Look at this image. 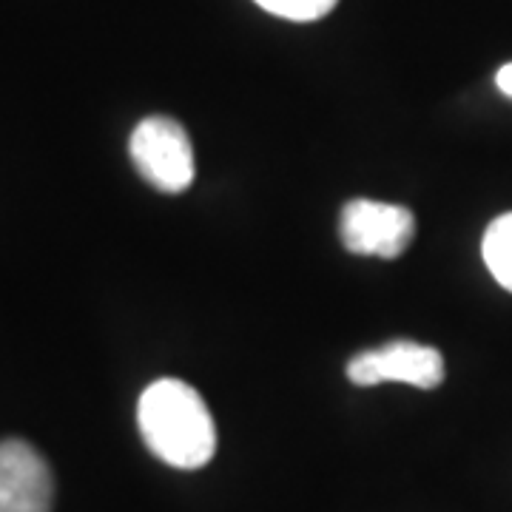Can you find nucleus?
Returning <instances> with one entry per match:
<instances>
[{
  "instance_id": "obj_5",
  "label": "nucleus",
  "mask_w": 512,
  "mask_h": 512,
  "mask_svg": "<svg viewBox=\"0 0 512 512\" xmlns=\"http://www.w3.org/2000/svg\"><path fill=\"white\" fill-rule=\"evenodd\" d=\"M55 481L46 458L20 439L0 441V512H52Z\"/></svg>"
},
{
  "instance_id": "obj_4",
  "label": "nucleus",
  "mask_w": 512,
  "mask_h": 512,
  "mask_svg": "<svg viewBox=\"0 0 512 512\" xmlns=\"http://www.w3.org/2000/svg\"><path fill=\"white\" fill-rule=\"evenodd\" d=\"M348 379L359 387L402 382L419 390H436L444 382V359L430 345L399 339L353 356L348 365Z\"/></svg>"
},
{
  "instance_id": "obj_2",
  "label": "nucleus",
  "mask_w": 512,
  "mask_h": 512,
  "mask_svg": "<svg viewBox=\"0 0 512 512\" xmlns=\"http://www.w3.org/2000/svg\"><path fill=\"white\" fill-rule=\"evenodd\" d=\"M131 163L151 188L183 194L194 183V148L185 128L171 117H146L128 140Z\"/></svg>"
},
{
  "instance_id": "obj_8",
  "label": "nucleus",
  "mask_w": 512,
  "mask_h": 512,
  "mask_svg": "<svg viewBox=\"0 0 512 512\" xmlns=\"http://www.w3.org/2000/svg\"><path fill=\"white\" fill-rule=\"evenodd\" d=\"M495 83H498V89L507 94V97H512V63H507V66H501V69H498V74H495Z\"/></svg>"
},
{
  "instance_id": "obj_3",
  "label": "nucleus",
  "mask_w": 512,
  "mask_h": 512,
  "mask_svg": "<svg viewBox=\"0 0 512 512\" xmlns=\"http://www.w3.org/2000/svg\"><path fill=\"white\" fill-rule=\"evenodd\" d=\"M339 234L350 254L396 259L413 242L416 217L410 208L393 202L350 200L342 208Z\"/></svg>"
},
{
  "instance_id": "obj_7",
  "label": "nucleus",
  "mask_w": 512,
  "mask_h": 512,
  "mask_svg": "<svg viewBox=\"0 0 512 512\" xmlns=\"http://www.w3.org/2000/svg\"><path fill=\"white\" fill-rule=\"evenodd\" d=\"M268 15L276 18L296 20V23H311L328 15L339 0H254Z\"/></svg>"
},
{
  "instance_id": "obj_6",
  "label": "nucleus",
  "mask_w": 512,
  "mask_h": 512,
  "mask_svg": "<svg viewBox=\"0 0 512 512\" xmlns=\"http://www.w3.org/2000/svg\"><path fill=\"white\" fill-rule=\"evenodd\" d=\"M481 254L495 282L512 293V214H501L490 222L481 242Z\"/></svg>"
},
{
  "instance_id": "obj_1",
  "label": "nucleus",
  "mask_w": 512,
  "mask_h": 512,
  "mask_svg": "<svg viewBox=\"0 0 512 512\" xmlns=\"http://www.w3.org/2000/svg\"><path fill=\"white\" fill-rule=\"evenodd\" d=\"M137 427L154 456L177 470H200L217 453V427L191 384L157 379L137 402Z\"/></svg>"
}]
</instances>
